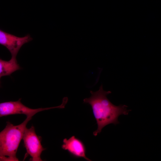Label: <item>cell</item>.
<instances>
[{
  "instance_id": "1",
  "label": "cell",
  "mask_w": 161,
  "mask_h": 161,
  "mask_svg": "<svg viewBox=\"0 0 161 161\" xmlns=\"http://www.w3.org/2000/svg\"><path fill=\"white\" fill-rule=\"evenodd\" d=\"M90 92L91 96L84 99L83 102L91 106L96 121L97 128L93 133L95 136L100 133L106 126L110 124L116 125L119 123L118 118L119 116L127 115L131 111L127 109L128 106L126 105L116 106L112 104L107 97L111 92L104 90L102 85L98 91H91Z\"/></svg>"
},
{
  "instance_id": "2",
  "label": "cell",
  "mask_w": 161,
  "mask_h": 161,
  "mask_svg": "<svg viewBox=\"0 0 161 161\" xmlns=\"http://www.w3.org/2000/svg\"><path fill=\"white\" fill-rule=\"evenodd\" d=\"M32 118L27 117L18 125L7 123L5 128L0 132V156L9 157L19 160L16 157V152L27 125Z\"/></svg>"
},
{
  "instance_id": "3",
  "label": "cell",
  "mask_w": 161,
  "mask_h": 161,
  "mask_svg": "<svg viewBox=\"0 0 161 161\" xmlns=\"http://www.w3.org/2000/svg\"><path fill=\"white\" fill-rule=\"evenodd\" d=\"M65 104L64 102L59 106L49 108L32 109L23 104L21 99L15 101H9L0 103V117L10 115L22 114L27 117H31L36 113L45 110L54 108H63Z\"/></svg>"
},
{
  "instance_id": "4",
  "label": "cell",
  "mask_w": 161,
  "mask_h": 161,
  "mask_svg": "<svg viewBox=\"0 0 161 161\" xmlns=\"http://www.w3.org/2000/svg\"><path fill=\"white\" fill-rule=\"evenodd\" d=\"M22 139L27 153L31 157L33 161H41V155L46 149L41 143V140L36 134L34 127H27L24 131Z\"/></svg>"
},
{
  "instance_id": "5",
  "label": "cell",
  "mask_w": 161,
  "mask_h": 161,
  "mask_svg": "<svg viewBox=\"0 0 161 161\" xmlns=\"http://www.w3.org/2000/svg\"><path fill=\"white\" fill-rule=\"evenodd\" d=\"M32 39L29 35L23 37H18L0 30V44L8 49L12 57H16L21 47Z\"/></svg>"
},
{
  "instance_id": "6",
  "label": "cell",
  "mask_w": 161,
  "mask_h": 161,
  "mask_svg": "<svg viewBox=\"0 0 161 161\" xmlns=\"http://www.w3.org/2000/svg\"><path fill=\"white\" fill-rule=\"evenodd\" d=\"M62 148L66 150L76 158H83L87 161H91L86 156V149L83 143L80 140L73 136L68 139L63 140Z\"/></svg>"
},
{
  "instance_id": "7",
  "label": "cell",
  "mask_w": 161,
  "mask_h": 161,
  "mask_svg": "<svg viewBox=\"0 0 161 161\" xmlns=\"http://www.w3.org/2000/svg\"><path fill=\"white\" fill-rule=\"evenodd\" d=\"M21 68L17 63L16 57H12L9 61L0 59V77L10 75Z\"/></svg>"
},
{
  "instance_id": "8",
  "label": "cell",
  "mask_w": 161,
  "mask_h": 161,
  "mask_svg": "<svg viewBox=\"0 0 161 161\" xmlns=\"http://www.w3.org/2000/svg\"><path fill=\"white\" fill-rule=\"evenodd\" d=\"M0 78H1V77H0Z\"/></svg>"
}]
</instances>
